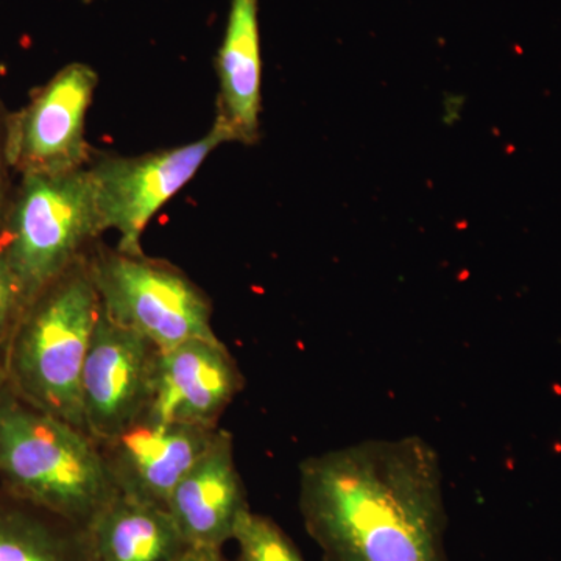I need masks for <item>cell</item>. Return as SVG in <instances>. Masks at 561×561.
<instances>
[{
	"instance_id": "cell-6",
	"label": "cell",
	"mask_w": 561,
	"mask_h": 561,
	"mask_svg": "<svg viewBox=\"0 0 561 561\" xmlns=\"http://www.w3.org/2000/svg\"><path fill=\"white\" fill-rule=\"evenodd\" d=\"M227 139L216 127L205 138L140 157L95 154L90 169L102 230L117 231L121 253L140 256L151 217L183 190L206 158Z\"/></svg>"
},
{
	"instance_id": "cell-12",
	"label": "cell",
	"mask_w": 561,
	"mask_h": 561,
	"mask_svg": "<svg viewBox=\"0 0 561 561\" xmlns=\"http://www.w3.org/2000/svg\"><path fill=\"white\" fill-rule=\"evenodd\" d=\"M219 101L213 127L227 142L260 139L262 58L257 0H231L227 31L217 55Z\"/></svg>"
},
{
	"instance_id": "cell-1",
	"label": "cell",
	"mask_w": 561,
	"mask_h": 561,
	"mask_svg": "<svg viewBox=\"0 0 561 561\" xmlns=\"http://www.w3.org/2000/svg\"><path fill=\"white\" fill-rule=\"evenodd\" d=\"M298 502L324 561H449L442 461L423 438L360 442L302 461Z\"/></svg>"
},
{
	"instance_id": "cell-14",
	"label": "cell",
	"mask_w": 561,
	"mask_h": 561,
	"mask_svg": "<svg viewBox=\"0 0 561 561\" xmlns=\"http://www.w3.org/2000/svg\"><path fill=\"white\" fill-rule=\"evenodd\" d=\"M0 561H91L83 529L46 511L0 507Z\"/></svg>"
},
{
	"instance_id": "cell-15",
	"label": "cell",
	"mask_w": 561,
	"mask_h": 561,
	"mask_svg": "<svg viewBox=\"0 0 561 561\" xmlns=\"http://www.w3.org/2000/svg\"><path fill=\"white\" fill-rule=\"evenodd\" d=\"M232 541L239 548L236 561H305L278 524L250 508L239 519Z\"/></svg>"
},
{
	"instance_id": "cell-5",
	"label": "cell",
	"mask_w": 561,
	"mask_h": 561,
	"mask_svg": "<svg viewBox=\"0 0 561 561\" xmlns=\"http://www.w3.org/2000/svg\"><path fill=\"white\" fill-rule=\"evenodd\" d=\"M87 261L102 311L158 350L194 339L219 341L208 298L173 265L119 250H98Z\"/></svg>"
},
{
	"instance_id": "cell-11",
	"label": "cell",
	"mask_w": 561,
	"mask_h": 561,
	"mask_svg": "<svg viewBox=\"0 0 561 561\" xmlns=\"http://www.w3.org/2000/svg\"><path fill=\"white\" fill-rule=\"evenodd\" d=\"M249 511L236 470L232 438L225 431L216 437L181 479L168 502V512L187 546L221 549L234 538L243 512Z\"/></svg>"
},
{
	"instance_id": "cell-13",
	"label": "cell",
	"mask_w": 561,
	"mask_h": 561,
	"mask_svg": "<svg viewBox=\"0 0 561 561\" xmlns=\"http://www.w3.org/2000/svg\"><path fill=\"white\" fill-rule=\"evenodd\" d=\"M83 531L91 561H176L187 548L165 508L121 490Z\"/></svg>"
},
{
	"instance_id": "cell-4",
	"label": "cell",
	"mask_w": 561,
	"mask_h": 561,
	"mask_svg": "<svg viewBox=\"0 0 561 561\" xmlns=\"http://www.w3.org/2000/svg\"><path fill=\"white\" fill-rule=\"evenodd\" d=\"M18 373L44 412L84 431L81 373L102 305L87 256L46 287L28 306Z\"/></svg>"
},
{
	"instance_id": "cell-9",
	"label": "cell",
	"mask_w": 561,
	"mask_h": 561,
	"mask_svg": "<svg viewBox=\"0 0 561 561\" xmlns=\"http://www.w3.org/2000/svg\"><path fill=\"white\" fill-rule=\"evenodd\" d=\"M239 389L241 375L224 343L194 339L158 353L142 419L214 430Z\"/></svg>"
},
{
	"instance_id": "cell-17",
	"label": "cell",
	"mask_w": 561,
	"mask_h": 561,
	"mask_svg": "<svg viewBox=\"0 0 561 561\" xmlns=\"http://www.w3.org/2000/svg\"><path fill=\"white\" fill-rule=\"evenodd\" d=\"M9 122L10 113L0 99V220L9 206L13 181H11V169L9 160Z\"/></svg>"
},
{
	"instance_id": "cell-16",
	"label": "cell",
	"mask_w": 561,
	"mask_h": 561,
	"mask_svg": "<svg viewBox=\"0 0 561 561\" xmlns=\"http://www.w3.org/2000/svg\"><path fill=\"white\" fill-rule=\"evenodd\" d=\"M18 311H25V308L22 305L13 275H11L9 261H7L5 234H3L2 220H0V341H2L3 331H5L11 316Z\"/></svg>"
},
{
	"instance_id": "cell-8",
	"label": "cell",
	"mask_w": 561,
	"mask_h": 561,
	"mask_svg": "<svg viewBox=\"0 0 561 561\" xmlns=\"http://www.w3.org/2000/svg\"><path fill=\"white\" fill-rule=\"evenodd\" d=\"M158 353L138 332L101 312L81 373V409L90 437L108 442L142 419Z\"/></svg>"
},
{
	"instance_id": "cell-2",
	"label": "cell",
	"mask_w": 561,
	"mask_h": 561,
	"mask_svg": "<svg viewBox=\"0 0 561 561\" xmlns=\"http://www.w3.org/2000/svg\"><path fill=\"white\" fill-rule=\"evenodd\" d=\"M92 440L50 413L0 408V471L35 507L80 529L117 491Z\"/></svg>"
},
{
	"instance_id": "cell-3",
	"label": "cell",
	"mask_w": 561,
	"mask_h": 561,
	"mask_svg": "<svg viewBox=\"0 0 561 561\" xmlns=\"http://www.w3.org/2000/svg\"><path fill=\"white\" fill-rule=\"evenodd\" d=\"M7 261L27 309L102 234L90 169L21 175L2 217Z\"/></svg>"
},
{
	"instance_id": "cell-10",
	"label": "cell",
	"mask_w": 561,
	"mask_h": 561,
	"mask_svg": "<svg viewBox=\"0 0 561 561\" xmlns=\"http://www.w3.org/2000/svg\"><path fill=\"white\" fill-rule=\"evenodd\" d=\"M216 430L140 419L106 442L105 457L117 490L168 511L169 497L195 461L208 451Z\"/></svg>"
},
{
	"instance_id": "cell-7",
	"label": "cell",
	"mask_w": 561,
	"mask_h": 561,
	"mask_svg": "<svg viewBox=\"0 0 561 561\" xmlns=\"http://www.w3.org/2000/svg\"><path fill=\"white\" fill-rule=\"evenodd\" d=\"M98 72L70 62L35 91L24 108L10 113L9 160L18 175L66 173L87 168L92 150L87 116Z\"/></svg>"
},
{
	"instance_id": "cell-18",
	"label": "cell",
	"mask_w": 561,
	"mask_h": 561,
	"mask_svg": "<svg viewBox=\"0 0 561 561\" xmlns=\"http://www.w3.org/2000/svg\"><path fill=\"white\" fill-rule=\"evenodd\" d=\"M176 561H230L221 553V549L197 548L187 546Z\"/></svg>"
}]
</instances>
